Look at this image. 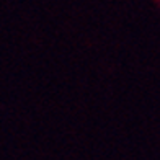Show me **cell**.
Here are the masks:
<instances>
[]
</instances>
